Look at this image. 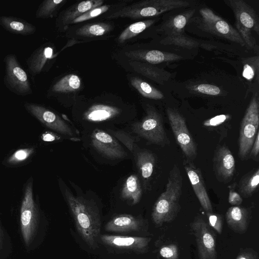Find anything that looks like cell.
<instances>
[{
  "label": "cell",
  "mask_w": 259,
  "mask_h": 259,
  "mask_svg": "<svg viewBox=\"0 0 259 259\" xmlns=\"http://www.w3.org/2000/svg\"><path fill=\"white\" fill-rule=\"evenodd\" d=\"M166 113L177 143L188 159H194L197 155L196 146L184 118L172 108H167Z\"/></svg>",
  "instance_id": "10"
},
{
  "label": "cell",
  "mask_w": 259,
  "mask_h": 259,
  "mask_svg": "<svg viewBox=\"0 0 259 259\" xmlns=\"http://www.w3.org/2000/svg\"><path fill=\"white\" fill-rule=\"evenodd\" d=\"M110 133L113 137L122 143L132 152L134 150V145L136 142L135 137L132 136L129 133L123 131L110 130Z\"/></svg>",
  "instance_id": "36"
},
{
  "label": "cell",
  "mask_w": 259,
  "mask_h": 259,
  "mask_svg": "<svg viewBox=\"0 0 259 259\" xmlns=\"http://www.w3.org/2000/svg\"><path fill=\"white\" fill-rule=\"evenodd\" d=\"M224 2L234 13L235 29L245 45L258 51V46L252 34L253 31L259 33V20L255 10L243 0H226Z\"/></svg>",
  "instance_id": "3"
},
{
  "label": "cell",
  "mask_w": 259,
  "mask_h": 259,
  "mask_svg": "<svg viewBox=\"0 0 259 259\" xmlns=\"http://www.w3.org/2000/svg\"><path fill=\"white\" fill-rule=\"evenodd\" d=\"M196 242L199 259H217L215 234L201 217H196L191 224Z\"/></svg>",
  "instance_id": "9"
},
{
  "label": "cell",
  "mask_w": 259,
  "mask_h": 259,
  "mask_svg": "<svg viewBox=\"0 0 259 259\" xmlns=\"http://www.w3.org/2000/svg\"><path fill=\"white\" fill-rule=\"evenodd\" d=\"M194 90L199 93L213 96L218 95L221 92L217 86L206 83L198 84Z\"/></svg>",
  "instance_id": "40"
},
{
  "label": "cell",
  "mask_w": 259,
  "mask_h": 259,
  "mask_svg": "<svg viewBox=\"0 0 259 259\" xmlns=\"http://www.w3.org/2000/svg\"><path fill=\"white\" fill-rule=\"evenodd\" d=\"M258 183L259 169L257 168L241 178L238 185L239 194L244 198L251 196L257 189Z\"/></svg>",
  "instance_id": "28"
},
{
  "label": "cell",
  "mask_w": 259,
  "mask_h": 259,
  "mask_svg": "<svg viewBox=\"0 0 259 259\" xmlns=\"http://www.w3.org/2000/svg\"><path fill=\"white\" fill-rule=\"evenodd\" d=\"M159 253L165 259H179V248L175 244L171 243L162 246Z\"/></svg>",
  "instance_id": "38"
},
{
  "label": "cell",
  "mask_w": 259,
  "mask_h": 259,
  "mask_svg": "<svg viewBox=\"0 0 259 259\" xmlns=\"http://www.w3.org/2000/svg\"><path fill=\"white\" fill-rule=\"evenodd\" d=\"M33 181L27 184L20 208V226L25 244L28 246L37 229L38 212L33 195Z\"/></svg>",
  "instance_id": "7"
},
{
  "label": "cell",
  "mask_w": 259,
  "mask_h": 259,
  "mask_svg": "<svg viewBox=\"0 0 259 259\" xmlns=\"http://www.w3.org/2000/svg\"><path fill=\"white\" fill-rule=\"evenodd\" d=\"M235 259H259L258 253L249 247L241 248Z\"/></svg>",
  "instance_id": "41"
},
{
  "label": "cell",
  "mask_w": 259,
  "mask_h": 259,
  "mask_svg": "<svg viewBox=\"0 0 259 259\" xmlns=\"http://www.w3.org/2000/svg\"><path fill=\"white\" fill-rule=\"evenodd\" d=\"M2 240H3V231H2L1 226L0 225V249H1V247L2 246Z\"/></svg>",
  "instance_id": "46"
},
{
  "label": "cell",
  "mask_w": 259,
  "mask_h": 259,
  "mask_svg": "<svg viewBox=\"0 0 259 259\" xmlns=\"http://www.w3.org/2000/svg\"><path fill=\"white\" fill-rule=\"evenodd\" d=\"M111 29L109 24L99 23L85 25L76 31V34L79 36L94 37L104 35Z\"/></svg>",
  "instance_id": "32"
},
{
  "label": "cell",
  "mask_w": 259,
  "mask_h": 259,
  "mask_svg": "<svg viewBox=\"0 0 259 259\" xmlns=\"http://www.w3.org/2000/svg\"><path fill=\"white\" fill-rule=\"evenodd\" d=\"M131 82L140 94L145 98L159 100L164 97L160 91L138 77H132L131 79Z\"/></svg>",
  "instance_id": "30"
},
{
  "label": "cell",
  "mask_w": 259,
  "mask_h": 259,
  "mask_svg": "<svg viewBox=\"0 0 259 259\" xmlns=\"http://www.w3.org/2000/svg\"><path fill=\"white\" fill-rule=\"evenodd\" d=\"M213 169L219 181L228 182L235 169V160L229 148L225 146L216 150L213 158Z\"/></svg>",
  "instance_id": "15"
},
{
  "label": "cell",
  "mask_w": 259,
  "mask_h": 259,
  "mask_svg": "<svg viewBox=\"0 0 259 259\" xmlns=\"http://www.w3.org/2000/svg\"><path fill=\"white\" fill-rule=\"evenodd\" d=\"M120 110L114 106L104 105H94L84 113L83 118L92 122H101L113 118L119 114Z\"/></svg>",
  "instance_id": "24"
},
{
  "label": "cell",
  "mask_w": 259,
  "mask_h": 259,
  "mask_svg": "<svg viewBox=\"0 0 259 259\" xmlns=\"http://www.w3.org/2000/svg\"><path fill=\"white\" fill-rule=\"evenodd\" d=\"M4 61L5 64L4 77L5 86L17 95L26 96L32 94L28 76L17 57L14 54H8Z\"/></svg>",
  "instance_id": "8"
},
{
  "label": "cell",
  "mask_w": 259,
  "mask_h": 259,
  "mask_svg": "<svg viewBox=\"0 0 259 259\" xmlns=\"http://www.w3.org/2000/svg\"><path fill=\"white\" fill-rule=\"evenodd\" d=\"M136 164L140 172L145 189L152 175L155 165L154 154L149 151L144 150L137 153Z\"/></svg>",
  "instance_id": "23"
},
{
  "label": "cell",
  "mask_w": 259,
  "mask_h": 259,
  "mask_svg": "<svg viewBox=\"0 0 259 259\" xmlns=\"http://www.w3.org/2000/svg\"><path fill=\"white\" fill-rule=\"evenodd\" d=\"M54 57L53 48L43 45L35 50L26 60L28 71L35 76L44 71L49 61Z\"/></svg>",
  "instance_id": "18"
},
{
  "label": "cell",
  "mask_w": 259,
  "mask_h": 259,
  "mask_svg": "<svg viewBox=\"0 0 259 259\" xmlns=\"http://www.w3.org/2000/svg\"><path fill=\"white\" fill-rule=\"evenodd\" d=\"M259 153V132L257 133L256 137L250 151V156L254 159L257 157Z\"/></svg>",
  "instance_id": "44"
},
{
  "label": "cell",
  "mask_w": 259,
  "mask_h": 259,
  "mask_svg": "<svg viewBox=\"0 0 259 259\" xmlns=\"http://www.w3.org/2000/svg\"><path fill=\"white\" fill-rule=\"evenodd\" d=\"M251 217L250 210L239 206L229 207L226 212V221L234 232L245 233L248 227Z\"/></svg>",
  "instance_id": "16"
},
{
  "label": "cell",
  "mask_w": 259,
  "mask_h": 259,
  "mask_svg": "<svg viewBox=\"0 0 259 259\" xmlns=\"http://www.w3.org/2000/svg\"><path fill=\"white\" fill-rule=\"evenodd\" d=\"M42 140L44 141H52L55 139V137L50 133H45L41 135Z\"/></svg>",
  "instance_id": "45"
},
{
  "label": "cell",
  "mask_w": 259,
  "mask_h": 259,
  "mask_svg": "<svg viewBox=\"0 0 259 259\" xmlns=\"http://www.w3.org/2000/svg\"><path fill=\"white\" fill-rule=\"evenodd\" d=\"M127 55L135 59L145 61L153 64L178 61L182 58V56L175 53L155 50L128 52Z\"/></svg>",
  "instance_id": "20"
},
{
  "label": "cell",
  "mask_w": 259,
  "mask_h": 259,
  "mask_svg": "<svg viewBox=\"0 0 259 259\" xmlns=\"http://www.w3.org/2000/svg\"><path fill=\"white\" fill-rule=\"evenodd\" d=\"M64 195L78 233L86 244L95 249L98 247L101 229L98 208L91 201L74 195L67 188L65 189Z\"/></svg>",
  "instance_id": "1"
},
{
  "label": "cell",
  "mask_w": 259,
  "mask_h": 259,
  "mask_svg": "<svg viewBox=\"0 0 259 259\" xmlns=\"http://www.w3.org/2000/svg\"><path fill=\"white\" fill-rule=\"evenodd\" d=\"M130 64L137 72L160 84H164L170 77V72L153 65L138 61Z\"/></svg>",
  "instance_id": "22"
},
{
  "label": "cell",
  "mask_w": 259,
  "mask_h": 259,
  "mask_svg": "<svg viewBox=\"0 0 259 259\" xmlns=\"http://www.w3.org/2000/svg\"><path fill=\"white\" fill-rule=\"evenodd\" d=\"M26 110L48 128L67 136H73L70 127L57 114L37 104L26 102Z\"/></svg>",
  "instance_id": "11"
},
{
  "label": "cell",
  "mask_w": 259,
  "mask_h": 259,
  "mask_svg": "<svg viewBox=\"0 0 259 259\" xmlns=\"http://www.w3.org/2000/svg\"><path fill=\"white\" fill-rule=\"evenodd\" d=\"M184 168L201 206L206 212H212V206L199 169L189 159L184 160Z\"/></svg>",
  "instance_id": "14"
},
{
  "label": "cell",
  "mask_w": 259,
  "mask_h": 259,
  "mask_svg": "<svg viewBox=\"0 0 259 259\" xmlns=\"http://www.w3.org/2000/svg\"><path fill=\"white\" fill-rule=\"evenodd\" d=\"M195 11V9H190L171 17L161 25L159 30L166 36L182 35Z\"/></svg>",
  "instance_id": "19"
},
{
  "label": "cell",
  "mask_w": 259,
  "mask_h": 259,
  "mask_svg": "<svg viewBox=\"0 0 259 259\" xmlns=\"http://www.w3.org/2000/svg\"><path fill=\"white\" fill-rule=\"evenodd\" d=\"M146 112L141 121L132 125L133 132L155 144L163 146L168 144L161 115L152 107L147 108Z\"/></svg>",
  "instance_id": "6"
},
{
  "label": "cell",
  "mask_w": 259,
  "mask_h": 259,
  "mask_svg": "<svg viewBox=\"0 0 259 259\" xmlns=\"http://www.w3.org/2000/svg\"><path fill=\"white\" fill-rule=\"evenodd\" d=\"M183 178L179 167L175 164L169 172L165 189L155 202L151 213L153 222L160 226L174 221L180 210Z\"/></svg>",
  "instance_id": "2"
},
{
  "label": "cell",
  "mask_w": 259,
  "mask_h": 259,
  "mask_svg": "<svg viewBox=\"0 0 259 259\" xmlns=\"http://www.w3.org/2000/svg\"><path fill=\"white\" fill-rule=\"evenodd\" d=\"M91 142L96 150L107 158L121 159L127 156L126 152L118 141L104 131L97 130L93 132Z\"/></svg>",
  "instance_id": "12"
},
{
  "label": "cell",
  "mask_w": 259,
  "mask_h": 259,
  "mask_svg": "<svg viewBox=\"0 0 259 259\" xmlns=\"http://www.w3.org/2000/svg\"><path fill=\"white\" fill-rule=\"evenodd\" d=\"M109 6L104 5L92 9L75 18L72 21L71 23L81 22L97 17L106 12L109 9Z\"/></svg>",
  "instance_id": "37"
},
{
  "label": "cell",
  "mask_w": 259,
  "mask_h": 259,
  "mask_svg": "<svg viewBox=\"0 0 259 259\" xmlns=\"http://www.w3.org/2000/svg\"><path fill=\"white\" fill-rule=\"evenodd\" d=\"M208 220V225L221 234L223 228V218L222 215L212 212H206Z\"/></svg>",
  "instance_id": "39"
},
{
  "label": "cell",
  "mask_w": 259,
  "mask_h": 259,
  "mask_svg": "<svg viewBox=\"0 0 259 259\" xmlns=\"http://www.w3.org/2000/svg\"><path fill=\"white\" fill-rule=\"evenodd\" d=\"M155 21V19H151L139 21L131 24L119 35L118 42H123L136 36L153 25Z\"/></svg>",
  "instance_id": "31"
},
{
  "label": "cell",
  "mask_w": 259,
  "mask_h": 259,
  "mask_svg": "<svg viewBox=\"0 0 259 259\" xmlns=\"http://www.w3.org/2000/svg\"><path fill=\"white\" fill-rule=\"evenodd\" d=\"M142 194L141 182L136 175L130 176L125 181L121 192V198L135 205L139 203Z\"/></svg>",
  "instance_id": "25"
},
{
  "label": "cell",
  "mask_w": 259,
  "mask_h": 259,
  "mask_svg": "<svg viewBox=\"0 0 259 259\" xmlns=\"http://www.w3.org/2000/svg\"><path fill=\"white\" fill-rule=\"evenodd\" d=\"M161 43L165 45H175L188 49L196 48L199 45L198 41L183 34L166 36L161 40Z\"/></svg>",
  "instance_id": "34"
},
{
  "label": "cell",
  "mask_w": 259,
  "mask_h": 259,
  "mask_svg": "<svg viewBox=\"0 0 259 259\" xmlns=\"http://www.w3.org/2000/svg\"><path fill=\"white\" fill-rule=\"evenodd\" d=\"M199 17L193 19L199 28L242 46H245L237 30L211 9L208 8H201L199 10Z\"/></svg>",
  "instance_id": "5"
},
{
  "label": "cell",
  "mask_w": 259,
  "mask_h": 259,
  "mask_svg": "<svg viewBox=\"0 0 259 259\" xmlns=\"http://www.w3.org/2000/svg\"><path fill=\"white\" fill-rule=\"evenodd\" d=\"M259 97L257 91L253 92L249 104L241 123L238 140V155L244 160L249 156L258 130Z\"/></svg>",
  "instance_id": "4"
},
{
  "label": "cell",
  "mask_w": 259,
  "mask_h": 259,
  "mask_svg": "<svg viewBox=\"0 0 259 259\" xmlns=\"http://www.w3.org/2000/svg\"><path fill=\"white\" fill-rule=\"evenodd\" d=\"M80 86L79 77L75 74H68L56 82L51 90L55 93H68L78 90Z\"/></svg>",
  "instance_id": "29"
},
{
  "label": "cell",
  "mask_w": 259,
  "mask_h": 259,
  "mask_svg": "<svg viewBox=\"0 0 259 259\" xmlns=\"http://www.w3.org/2000/svg\"><path fill=\"white\" fill-rule=\"evenodd\" d=\"M242 75L248 85L247 94L254 92L255 85L258 83V56L246 58L243 61Z\"/></svg>",
  "instance_id": "26"
},
{
  "label": "cell",
  "mask_w": 259,
  "mask_h": 259,
  "mask_svg": "<svg viewBox=\"0 0 259 259\" xmlns=\"http://www.w3.org/2000/svg\"><path fill=\"white\" fill-rule=\"evenodd\" d=\"M228 201L230 204L238 206L242 203L243 200L238 193L230 188Z\"/></svg>",
  "instance_id": "42"
},
{
  "label": "cell",
  "mask_w": 259,
  "mask_h": 259,
  "mask_svg": "<svg viewBox=\"0 0 259 259\" xmlns=\"http://www.w3.org/2000/svg\"><path fill=\"white\" fill-rule=\"evenodd\" d=\"M226 115H220L205 121L204 124L206 126H216L223 122L228 118Z\"/></svg>",
  "instance_id": "43"
},
{
  "label": "cell",
  "mask_w": 259,
  "mask_h": 259,
  "mask_svg": "<svg viewBox=\"0 0 259 259\" xmlns=\"http://www.w3.org/2000/svg\"><path fill=\"white\" fill-rule=\"evenodd\" d=\"M65 0H45L39 6L36 11L37 18H48L53 17L60 5Z\"/></svg>",
  "instance_id": "33"
},
{
  "label": "cell",
  "mask_w": 259,
  "mask_h": 259,
  "mask_svg": "<svg viewBox=\"0 0 259 259\" xmlns=\"http://www.w3.org/2000/svg\"><path fill=\"white\" fill-rule=\"evenodd\" d=\"M102 0H90L82 1L68 10L62 16V21L63 24H67L77 17L88 11L101 6L103 3Z\"/></svg>",
  "instance_id": "27"
},
{
  "label": "cell",
  "mask_w": 259,
  "mask_h": 259,
  "mask_svg": "<svg viewBox=\"0 0 259 259\" xmlns=\"http://www.w3.org/2000/svg\"><path fill=\"white\" fill-rule=\"evenodd\" d=\"M102 243L106 245L130 249L139 253L148 251L151 238L149 237L126 236L104 234L100 235Z\"/></svg>",
  "instance_id": "13"
},
{
  "label": "cell",
  "mask_w": 259,
  "mask_h": 259,
  "mask_svg": "<svg viewBox=\"0 0 259 259\" xmlns=\"http://www.w3.org/2000/svg\"><path fill=\"white\" fill-rule=\"evenodd\" d=\"M0 25L7 31L15 34L28 35L36 31L35 26L31 23L13 16H1Z\"/></svg>",
  "instance_id": "21"
},
{
  "label": "cell",
  "mask_w": 259,
  "mask_h": 259,
  "mask_svg": "<svg viewBox=\"0 0 259 259\" xmlns=\"http://www.w3.org/2000/svg\"><path fill=\"white\" fill-rule=\"evenodd\" d=\"M34 152L33 147L18 149L8 158L7 162L9 164H18L27 159Z\"/></svg>",
  "instance_id": "35"
},
{
  "label": "cell",
  "mask_w": 259,
  "mask_h": 259,
  "mask_svg": "<svg viewBox=\"0 0 259 259\" xmlns=\"http://www.w3.org/2000/svg\"><path fill=\"white\" fill-rule=\"evenodd\" d=\"M144 226L142 219L132 215L122 214L110 220L105 226L106 231L114 232L140 231Z\"/></svg>",
  "instance_id": "17"
}]
</instances>
